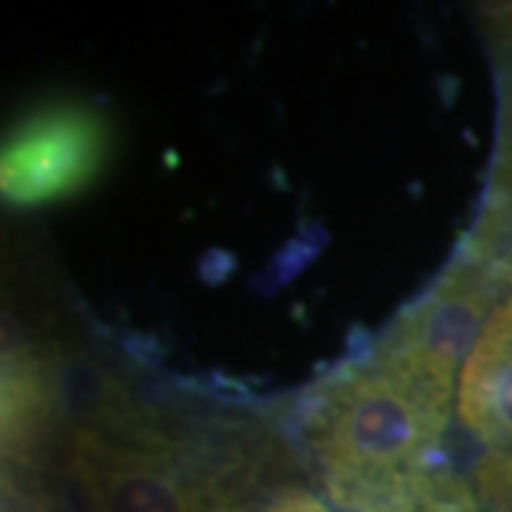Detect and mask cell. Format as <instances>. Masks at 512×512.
<instances>
[{
    "label": "cell",
    "mask_w": 512,
    "mask_h": 512,
    "mask_svg": "<svg viewBox=\"0 0 512 512\" xmlns=\"http://www.w3.org/2000/svg\"><path fill=\"white\" fill-rule=\"evenodd\" d=\"M74 333L63 296L35 248L0 222V370H69Z\"/></svg>",
    "instance_id": "cell-4"
},
{
    "label": "cell",
    "mask_w": 512,
    "mask_h": 512,
    "mask_svg": "<svg viewBox=\"0 0 512 512\" xmlns=\"http://www.w3.org/2000/svg\"><path fill=\"white\" fill-rule=\"evenodd\" d=\"M111 160V123L89 100L57 97L0 128V205L46 208L89 191Z\"/></svg>",
    "instance_id": "cell-2"
},
{
    "label": "cell",
    "mask_w": 512,
    "mask_h": 512,
    "mask_svg": "<svg viewBox=\"0 0 512 512\" xmlns=\"http://www.w3.org/2000/svg\"><path fill=\"white\" fill-rule=\"evenodd\" d=\"M194 421L117 370H100L66 427L80 512H202Z\"/></svg>",
    "instance_id": "cell-1"
},
{
    "label": "cell",
    "mask_w": 512,
    "mask_h": 512,
    "mask_svg": "<svg viewBox=\"0 0 512 512\" xmlns=\"http://www.w3.org/2000/svg\"><path fill=\"white\" fill-rule=\"evenodd\" d=\"M0 512H63L52 487L46 484V470L3 467L0 464Z\"/></svg>",
    "instance_id": "cell-5"
},
{
    "label": "cell",
    "mask_w": 512,
    "mask_h": 512,
    "mask_svg": "<svg viewBox=\"0 0 512 512\" xmlns=\"http://www.w3.org/2000/svg\"><path fill=\"white\" fill-rule=\"evenodd\" d=\"M456 413L473 441L467 481L478 512H512V293L464 356Z\"/></svg>",
    "instance_id": "cell-3"
}]
</instances>
